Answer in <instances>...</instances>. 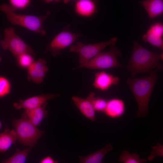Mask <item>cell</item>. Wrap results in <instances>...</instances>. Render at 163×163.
<instances>
[{
	"instance_id": "cell-1",
	"label": "cell",
	"mask_w": 163,
	"mask_h": 163,
	"mask_svg": "<svg viewBox=\"0 0 163 163\" xmlns=\"http://www.w3.org/2000/svg\"><path fill=\"white\" fill-rule=\"evenodd\" d=\"M133 47L130 60L125 67L134 78L138 74L150 72L157 68L162 70V66L159 63L163 60V53L158 54L145 48L136 41H133Z\"/></svg>"
},
{
	"instance_id": "cell-2",
	"label": "cell",
	"mask_w": 163,
	"mask_h": 163,
	"mask_svg": "<svg viewBox=\"0 0 163 163\" xmlns=\"http://www.w3.org/2000/svg\"><path fill=\"white\" fill-rule=\"evenodd\" d=\"M148 76L129 78L126 82L137 102L138 109L136 117H144L148 115L150 97L158 75L154 70L150 72Z\"/></svg>"
},
{
	"instance_id": "cell-3",
	"label": "cell",
	"mask_w": 163,
	"mask_h": 163,
	"mask_svg": "<svg viewBox=\"0 0 163 163\" xmlns=\"http://www.w3.org/2000/svg\"><path fill=\"white\" fill-rule=\"evenodd\" d=\"M0 11L5 14L7 19L12 24L23 27L42 36L46 35L43 24L51 14L50 11L42 16L19 14L16 13L9 4L5 3L0 5Z\"/></svg>"
},
{
	"instance_id": "cell-4",
	"label": "cell",
	"mask_w": 163,
	"mask_h": 163,
	"mask_svg": "<svg viewBox=\"0 0 163 163\" xmlns=\"http://www.w3.org/2000/svg\"><path fill=\"white\" fill-rule=\"evenodd\" d=\"M12 124L17 134L18 140L24 146L33 147L38 140L44 134L30 121L24 112L18 119H14Z\"/></svg>"
},
{
	"instance_id": "cell-5",
	"label": "cell",
	"mask_w": 163,
	"mask_h": 163,
	"mask_svg": "<svg viewBox=\"0 0 163 163\" xmlns=\"http://www.w3.org/2000/svg\"><path fill=\"white\" fill-rule=\"evenodd\" d=\"M121 50L115 44L111 45L107 52H100L88 62L76 68L91 69H102L124 66L118 60L117 57L122 55Z\"/></svg>"
},
{
	"instance_id": "cell-6",
	"label": "cell",
	"mask_w": 163,
	"mask_h": 163,
	"mask_svg": "<svg viewBox=\"0 0 163 163\" xmlns=\"http://www.w3.org/2000/svg\"><path fill=\"white\" fill-rule=\"evenodd\" d=\"M4 39L0 42L1 46L3 49L9 50L16 58L27 53L36 55L32 48L16 34L14 27L6 28L4 30Z\"/></svg>"
},
{
	"instance_id": "cell-7",
	"label": "cell",
	"mask_w": 163,
	"mask_h": 163,
	"mask_svg": "<svg viewBox=\"0 0 163 163\" xmlns=\"http://www.w3.org/2000/svg\"><path fill=\"white\" fill-rule=\"evenodd\" d=\"M117 40L115 37L107 41L94 44H86L78 42L71 46L69 51L78 55L80 65L89 61L108 46L115 44Z\"/></svg>"
},
{
	"instance_id": "cell-8",
	"label": "cell",
	"mask_w": 163,
	"mask_h": 163,
	"mask_svg": "<svg viewBox=\"0 0 163 163\" xmlns=\"http://www.w3.org/2000/svg\"><path fill=\"white\" fill-rule=\"evenodd\" d=\"M69 28V25H67L47 45L44 52H49L53 57H56L61 54V50L69 46L81 37V34L72 32Z\"/></svg>"
},
{
	"instance_id": "cell-9",
	"label": "cell",
	"mask_w": 163,
	"mask_h": 163,
	"mask_svg": "<svg viewBox=\"0 0 163 163\" xmlns=\"http://www.w3.org/2000/svg\"><path fill=\"white\" fill-rule=\"evenodd\" d=\"M59 94H42L32 96L25 99H20L18 102L14 103L13 105L17 110L22 109L25 110L33 109L40 107L47 103L49 100L60 96Z\"/></svg>"
},
{
	"instance_id": "cell-10",
	"label": "cell",
	"mask_w": 163,
	"mask_h": 163,
	"mask_svg": "<svg viewBox=\"0 0 163 163\" xmlns=\"http://www.w3.org/2000/svg\"><path fill=\"white\" fill-rule=\"evenodd\" d=\"M47 63L46 61L42 58L34 61L27 69V80L37 84L42 83L49 70Z\"/></svg>"
},
{
	"instance_id": "cell-11",
	"label": "cell",
	"mask_w": 163,
	"mask_h": 163,
	"mask_svg": "<svg viewBox=\"0 0 163 163\" xmlns=\"http://www.w3.org/2000/svg\"><path fill=\"white\" fill-rule=\"evenodd\" d=\"M95 95V93L91 92L85 98L78 96H73L72 98L74 104L81 113L91 121L96 120V111L92 103Z\"/></svg>"
},
{
	"instance_id": "cell-12",
	"label": "cell",
	"mask_w": 163,
	"mask_h": 163,
	"mask_svg": "<svg viewBox=\"0 0 163 163\" xmlns=\"http://www.w3.org/2000/svg\"><path fill=\"white\" fill-rule=\"evenodd\" d=\"M120 78L103 71L96 72L93 85L96 88L102 91H107L113 85L118 84Z\"/></svg>"
},
{
	"instance_id": "cell-13",
	"label": "cell",
	"mask_w": 163,
	"mask_h": 163,
	"mask_svg": "<svg viewBox=\"0 0 163 163\" xmlns=\"http://www.w3.org/2000/svg\"><path fill=\"white\" fill-rule=\"evenodd\" d=\"M97 4L92 0H79L74 5V10L77 14L84 17H89L96 13Z\"/></svg>"
},
{
	"instance_id": "cell-14",
	"label": "cell",
	"mask_w": 163,
	"mask_h": 163,
	"mask_svg": "<svg viewBox=\"0 0 163 163\" xmlns=\"http://www.w3.org/2000/svg\"><path fill=\"white\" fill-rule=\"evenodd\" d=\"M125 110V105L123 100L113 98L107 101V105L104 113L108 117L117 118L122 116Z\"/></svg>"
},
{
	"instance_id": "cell-15",
	"label": "cell",
	"mask_w": 163,
	"mask_h": 163,
	"mask_svg": "<svg viewBox=\"0 0 163 163\" xmlns=\"http://www.w3.org/2000/svg\"><path fill=\"white\" fill-rule=\"evenodd\" d=\"M139 2L146 11L150 19H154L163 13L162 0H144Z\"/></svg>"
},
{
	"instance_id": "cell-16",
	"label": "cell",
	"mask_w": 163,
	"mask_h": 163,
	"mask_svg": "<svg viewBox=\"0 0 163 163\" xmlns=\"http://www.w3.org/2000/svg\"><path fill=\"white\" fill-rule=\"evenodd\" d=\"M47 104L46 103L36 108L25 110L24 113L35 126L37 127L39 126L42 121L48 116V111L46 109Z\"/></svg>"
},
{
	"instance_id": "cell-17",
	"label": "cell",
	"mask_w": 163,
	"mask_h": 163,
	"mask_svg": "<svg viewBox=\"0 0 163 163\" xmlns=\"http://www.w3.org/2000/svg\"><path fill=\"white\" fill-rule=\"evenodd\" d=\"M18 140L14 129L10 130L7 126L4 132L0 133V152L5 153Z\"/></svg>"
},
{
	"instance_id": "cell-18",
	"label": "cell",
	"mask_w": 163,
	"mask_h": 163,
	"mask_svg": "<svg viewBox=\"0 0 163 163\" xmlns=\"http://www.w3.org/2000/svg\"><path fill=\"white\" fill-rule=\"evenodd\" d=\"M113 147L110 143L101 149L86 156H79V163H104L103 161L106 155L112 150Z\"/></svg>"
},
{
	"instance_id": "cell-19",
	"label": "cell",
	"mask_w": 163,
	"mask_h": 163,
	"mask_svg": "<svg viewBox=\"0 0 163 163\" xmlns=\"http://www.w3.org/2000/svg\"><path fill=\"white\" fill-rule=\"evenodd\" d=\"M32 147L23 150L16 149L15 153L7 159H3L1 163H25L27 156Z\"/></svg>"
},
{
	"instance_id": "cell-20",
	"label": "cell",
	"mask_w": 163,
	"mask_h": 163,
	"mask_svg": "<svg viewBox=\"0 0 163 163\" xmlns=\"http://www.w3.org/2000/svg\"><path fill=\"white\" fill-rule=\"evenodd\" d=\"M119 161L123 163H144L147 160L145 159L140 158V155L136 153L130 154L126 150L121 153L119 158Z\"/></svg>"
},
{
	"instance_id": "cell-21",
	"label": "cell",
	"mask_w": 163,
	"mask_h": 163,
	"mask_svg": "<svg viewBox=\"0 0 163 163\" xmlns=\"http://www.w3.org/2000/svg\"><path fill=\"white\" fill-rule=\"evenodd\" d=\"M142 38L145 41L163 50V40L162 37L158 36L148 30L146 32L142 35Z\"/></svg>"
},
{
	"instance_id": "cell-22",
	"label": "cell",
	"mask_w": 163,
	"mask_h": 163,
	"mask_svg": "<svg viewBox=\"0 0 163 163\" xmlns=\"http://www.w3.org/2000/svg\"><path fill=\"white\" fill-rule=\"evenodd\" d=\"M32 55L27 53L16 57V61L18 66L21 68L27 69L34 61Z\"/></svg>"
},
{
	"instance_id": "cell-23",
	"label": "cell",
	"mask_w": 163,
	"mask_h": 163,
	"mask_svg": "<svg viewBox=\"0 0 163 163\" xmlns=\"http://www.w3.org/2000/svg\"><path fill=\"white\" fill-rule=\"evenodd\" d=\"M11 89V85L9 80L6 77L0 76V97L8 95Z\"/></svg>"
},
{
	"instance_id": "cell-24",
	"label": "cell",
	"mask_w": 163,
	"mask_h": 163,
	"mask_svg": "<svg viewBox=\"0 0 163 163\" xmlns=\"http://www.w3.org/2000/svg\"><path fill=\"white\" fill-rule=\"evenodd\" d=\"M107 101L101 97H95L92 101L94 108L95 111L104 112L106 108Z\"/></svg>"
},
{
	"instance_id": "cell-25",
	"label": "cell",
	"mask_w": 163,
	"mask_h": 163,
	"mask_svg": "<svg viewBox=\"0 0 163 163\" xmlns=\"http://www.w3.org/2000/svg\"><path fill=\"white\" fill-rule=\"evenodd\" d=\"M9 5L15 11L27 8L30 4V0H10Z\"/></svg>"
},
{
	"instance_id": "cell-26",
	"label": "cell",
	"mask_w": 163,
	"mask_h": 163,
	"mask_svg": "<svg viewBox=\"0 0 163 163\" xmlns=\"http://www.w3.org/2000/svg\"><path fill=\"white\" fill-rule=\"evenodd\" d=\"M152 148L153 150L148 157V160L152 161L156 157H163V145L158 143L156 145L152 146Z\"/></svg>"
},
{
	"instance_id": "cell-27",
	"label": "cell",
	"mask_w": 163,
	"mask_h": 163,
	"mask_svg": "<svg viewBox=\"0 0 163 163\" xmlns=\"http://www.w3.org/2000/svg\"><path fill=\"white\" fill-rule=\"evenodd\" d=\"M152 33L161 37L163 35V25L160 22H157L152 24L148 30Z\"/></svg>"
},
{
	"instance_id": "cell-28",
	"label": "cell",
	"mask_w": 163,
	"mask_h": 163,
	"mask_svg": "<svg viewBox=\"0 0 163 163\" xmlns=\"http://www.w3.org/2000/svg\"><path fill=\"white\" fill-rule=\"evenodd\" d=\"M58 161L54 160L50 156H48L42 158L39 163H58Z\"/></svg>"
},
{
	"instance_id": "cell-29",
	"label": "cell",
	"mask_w": 163,
	"mask_h": 163,
	"mask_svg": "<svg viewBox=\"0 0 163 163\" xmlns=\"http://www.w3.org/2000/svg\"><path fill=\"white\" fill-rule=\"evenodd\" d=\"M2 126V123L1 121H0V129H1Z\"/></svg>"
},
{
	"instance_id": "cell-30",
	"label": "cell",
	"mask_w": 163,
	"mask_h": 163,
	"mask_svg": "<svg viewBox=\"0 0 163 163\" xmlns=\"http://www.w3.org/2000/svg\"><path fill=\"white\" fill-rule=\"evenodd\" d=\"M2 61V59L1 56H0V62H1Z\"/></svg>"
}]
</instances>
